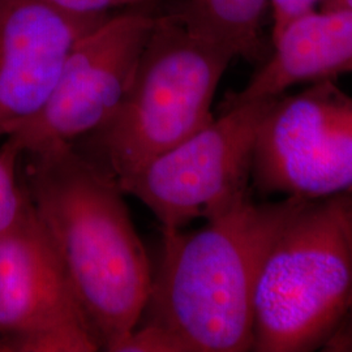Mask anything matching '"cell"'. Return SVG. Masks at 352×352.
Masks as SVG:
<instances>
[{
    "label": "cell",
    "mask_w": 352,
    "mask_h": 352,
    "mask_svg": "<svg viewBox=\"0 0 352 352\" xmlns=\"http://www.w3.org/2000/svg\"><path fill=\"white\" fill-rule=\"evenodd\" d=\"M26 193L50 234L102 351L139 325L151 272L118 180L76 144L26 155Z\"/></svg>",
    "instance_id": "obj_1"
},
{
    "label": "cell",
    "mask_w": 352,
    "mask_h": 352,
    "mask_svg": "<svg viewBox=\"0 0 352 352\" xmlns=\"http://www.w3.org/2000/svg\"><path fill=\"white\" fill-rule=\"evenodd\" d=\"M302 201L250 197L200 228L164 232L144 322L164 329L182 352L252 351L260 267Z\"/></svg>",
    "instance_id": "obj_2"
},
{
    "label": "cell",
    "mask_w": 352,
    "mask_h": 352,
    "mask_svg": "<svg viewBox=\"0 0 352 352\" xmlns=\"http://www.w3.org/2000/svg\"><path fill=\"white\" fill-rule=\"evenodd\" d=\"M351 309L352 190L302 200L260 267L252 351L327 350Z\"/></svg>",
    "instance_id": "obj_3"
},
{
    "label": "cell",
    "mask_w": 352,
    "mask_h": 352,
    "mask_svg": "<svg viewBox=\"0 0 352 352\" xmlns=\"http://www.w3.org/2000/svg\"><path fill=\"white\" fill-rule=\"evenodd\" d=\"M232 51L201 36L180 14L155 17L126 96L88 138L90 155L120 183L154 157L208 126Z\"/></svg>",
    "instance_id": "obj_4"
},
{
    "label": "cell",
    "mask_w": 352,
    "mask_h": 352,
    "mask_svg": "<svg viewBox=\"0 0 352 352\" xmlns=\"http://www.w3.org/2000/svg\"><path fill=\"white\" fill-rule=\"evenodd\" d=\"M274 98L225 106L188 139L154 157L119 183L166 231L210 221L251 197L256 135Z\"/></svg>",
    "instance_id": "obj_5"
},
{
    "label": "cell",
    "mask_w": 352,
    "mask_h": 352,
    "mask_svg": "<svg viewBox=\"0 0 352 352\" xmlns=\"http://www.w3.org/2000/svg\"><path fill=\"white\" fill-rule=\"evenodd\" d=\"M253 187L266 196L317 200L352 190V97L334 80L276 97L260 123Z\"/></svg>",
    "instance_id": "obj_6"
},
{
    "label": "cell",
    "mask_w": 352,
    "mask_h": 352,
    "mask_svg": "<svg viewBox=\"0 0 352 352\" xmlns=\"http://www.w3.org/2000/svg\"><path fill=\"white\" fill-rule=\"evenodd\" d=\"M154 23L140 11L106 16L77 41L41 110L6 139L24 157L97 132L123 101Z\"/></svg>",
    "instance_id": "obj_7"
},
{
    "label": "cell",
    "mask_w": 352,
    "mask_h": 352,
    "mask_svg": "<svg viewBox=\"0 0 352 352\" xmlns=\"http://www.w3.org/2000/svg\"><path fill=\"white\" fill-rule=\"evenodd\" d=\"M0 346L6 352L102 351L30 200L0 238Z\"/></svg>",
    "instance_id": "obj_8"
},
{
    "label": "cell",
    "mask_w": 352,
    "mask_h": 352,
    "mask_svg": "<svg viewBox=\"0 0 352 352\" xmlns=\"http://www.w3.org/2000/svg\"><path fill=\"white\" fill-rule=\"evenodd\" d=\"M106 16L0 0V138L41 110L77 41Z\"/></svg>",
    "instance_id": "obj_9"
},
{
    "label": "cell",
    "mask_w": 352,
    "mask_h": 352,
    "mask_svg": "<svg viewBox=\"0 0 352 352\" xmlns=\"http://www.w3.org/2000/svg\"><path fill=\"white\" fill-rule=\"evenodd\" d=\"M272 41L266 60L226 106L276 98L298 84L352 74V11L320 7Z\"/></svg>",
    "instance_id": "obj_10"
},
{
    "label": "cell",
    "mask_w": 352,
    "mask_h": 352,
    "mask_svg": "<svg viewBox=\"0 0 352 352\" xmlns=\"http://www.w3.org/2000/svg\"><path fill=\"white\" fill-rule=\"evenodd\" d=\"M269 0H188L183 21L193 32L232 51L236 58L254 59L261 49V26Z\"/></svg>",
    "instance_id": "obj_11"
},
{
    "label": "cell",
    "mask_w": 352,
    "mask_h": 352,
    "mask_svg": "<svg viewBox=\"0 0 352 352\" xmlns=\"http://www.w3.org/2000/svg\"><path fill=\"white\" fill-rule=\"evenodd\" d=\"M23 154L11 140L0 148V238L12 228L29 201L24 184L17 177V164Z\"/></svg>",
    "instance_id": "obj_12"
},
{
    "label": "cell",
    "mask_w": 352,
    "mask_h": 352,
    "mask_svg": "<svg viewBox=\"0 0 352 352\" xmlns=\"http://www.w3.org/2000/svg\"><path fill=\"white\" fill-rule=\"evenodd\" d=\"M113 352H182L176 342L164 329L151 322L140 321Z\"/></svg>",
    "instance_id": "obj_13"
},
{
    "label": "cell",
    "mask_w": 352,
    "mask_h": 352,
    "mask_svg": "<svg viewBox=\"0 0 352 352\" xmlns=\"http://www.w3.org/2000/svg\"><path fill=\"white\" fill-rule=\"evenodd\" d=\"M321 3L322 0H269V8L273 19L272 38L277 37L296 19L317 10Z\"/></svg>",
    "instance_id": "obj_14"
},
{
    "label": "cell",
    "mask_w": 352,
    "mask_h": 352,
    "mask_svg": "<svg viewBox=\"0 0 352 352\" xmlns=\"http://www.w3.org/2000/svg\"><path fill=\"white\" fill-rule=\"evenodd\" d=\"M45 4L74 14H107L113 8L133 7L151 0H39Z\"/></svg>",
    "instance_id": "obj_15"
},
{
    "label": "cell",
    "mask_w": 352,
    "mask_h": 352,
    "mask_svg": "<svg viewBox=\"0 0 352 352\" xmlns=\"http://www.w3.org/2000/svg\"><path fill=\"white\" fill-rule=\"evenodd\" d=\"M325 351H352V309L344 325L340 327L338 334L330 342Z\"/></svg>",
    "instance_id": "obj_16"
},
{
    "label": "cell",
    "mask_w": 352,
    "mask_h": 352,
    "mask_svg": "<svg viewBox=\"0 0 352 352\" xmlns=\"http://www.w3.org/2000/svg\"><path fill=\"white\" fill-rule=\"evenodd\" d=\"M321 8H330V10H346L352 11V0H322Z\"/></svg>",
    "instance_id": "obj_17"
},
{
    "label": "cell",
    "mask_w": 352,
    "mask_h": 352,
    "mask_svg": "<svg viewBox=\"0 0 352 352\" xmlns=\"http://www.w3.org/2000/svg\"><path fill=\"white\" fill-rule=\"evenodd\" d=\"M0 351H1V346H0Z\"/></svg>",
    "instance_id": "obj_18"
}]
</instances>
